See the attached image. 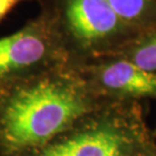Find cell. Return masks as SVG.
Returning a JSON list of instances; mask_svg holds the SVG:
<instances>
[{
    "label": "cell",
    "instance_id": "1",
    "mask_svg": "<svg viewBox=\"0 0 156 156\" xmlns=\"http://www.w3.org/2000/svg\"><path fill=\"white\" fill-rule=\"evenodd\" d=\"M2 115L6 146L23 150L55 137L83 113L82 92L67 72L33 74L13 87Z\"/></svg>",
    "mask_w": 156,
    "mask_h": 156
},
{
    "label": "cell",
    "instance_id": "2",
    "mask_svg": "<svg viewBox=\"0 0 156 156\" xmlns=\"http://www.w3.org/2000/svg\"><path fill=\"white\" fill-rule=\"evenodd\" d=\"M65 41L51 0L23 29L0 39V81L26 75L48 66L63 53Z\"/></svg>",
    "mask_w": 156,
    "mask_h": 156
},
{
    "label": "cell",
    "instance_id": "3",
    "mask_svg": "<svg viewBox=\"0 0 156 156\" xmlns=\"http://www.w3.org/2000/svg\"><path fill=\"white\" fill-rule=\"evenodd\" d=\"M65 44L93 52L121 39L138 36L105 0H51Z\"/></svg>",
    "mask_w": 156,
    "mask_h": 156
},
{
    "label": "cell",
    "instance_id": "4",
    "mask_svg": "<svg viewBox=\"0 0 156 156\" xmlns=\"http://www.w3.org/2000/svg\"><path fill=\"white\" fill-rule=\"evenodd\" d=\"M98 83L110 91L133 96H156V73L121 58L95 68Z\"/></svg>",
    "mask_w": 156,
    "mask_h": 156
},
{
    "label": "cell",
    "instance_id": "5",
    "mask_svg": "<svg viewBox=\"0 0 156 156\" xmlns=\"http://www.w3.org/2000/svg\"><path fill=\"white\" fill-rule=\"evenodd\" d=\"M67 141L72 156H124L121 137L108 130L88 131Z\"/></svg>",
    "mask_w": 156,
    "mask_h": 156
},
{
    "label": "cell",
    "instance_id": "6",
    "mask_svg": "<svg viewBox=\"0 0 156 156\" xmlns=\"http://www.w3.org/2000/svg\"><path fill=\"white\" fill-rule=\"evenodd\" d=\"M133 32L142 35L156 27V0H105Z\"/></svg>",
    "mask_w": 156,
    "mask_h": 156
},
{
    "label": "cell",
    "instance_id": "7",
    "mask_svg": "<svg viewBox=\"0 0 156 156\" xmlns=\"http://www.w3.org/2000/svg\"><path fill=\"white\" fill-rule=\"evenodd\" d=\"M142 35L124 59L146 71L156 73V27Z\"/></svg>",
    "mask_w": 156,
    "mask_h": 156
},
{
    "label": "cell",
    "instance_id": "8",
    "mask_svg": "<svg viewBox=\"0 0 156 156\" xmlns=\"http://www.w3.org/2000/svg\"><path fill=\"white\" fill-rule=\"evenodd\" d=\"M41 156H72V154H71L68 141H65L49 148Z\"/></svg>",
    "mask_w": 156,
    "mask_h": 156
},
{
    "label": "cell",
    "instance_id": "9",
    "mask_svg": "<svg viewBox=\"0 0 156 156\" xmlns=\"http://www.w3.org/2000/svg\"><path fill=\"white\" fill-rule=\"evenodd\" d=\"M23 1L27 0H0V23L15 6Z\"/></svg>",
    "mask_w": 156,
    "mask_h": 156
}]
</instances>
